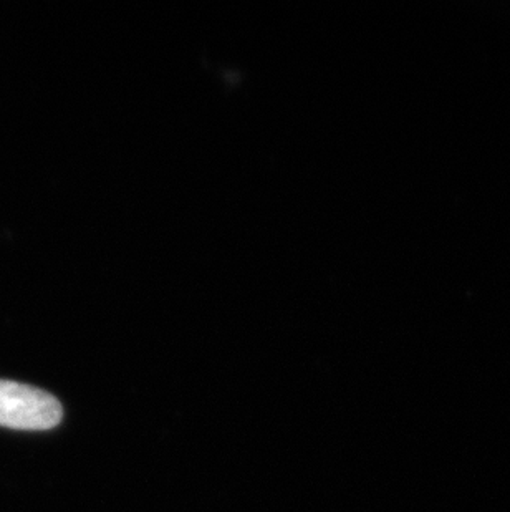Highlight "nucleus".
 I'll return each instance as SVG.
<instances>
[{"mask_svg": "<svg viewBox=\"0 0 510 512\" xmlns=\"http://www.w3.org/2000/svg\"><path fill=\"white\" fill-rule=\"evenodd\" d=\"M57 398L40 388L0 380V426L12 430H52L62 421Z\"/></svg>", "mask_w": 510, "mask_h": 512, "instance_id": "f257e3e1", "label": "nucleus"}]
</instances>
